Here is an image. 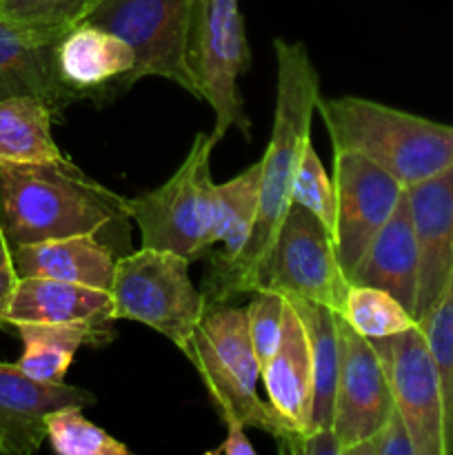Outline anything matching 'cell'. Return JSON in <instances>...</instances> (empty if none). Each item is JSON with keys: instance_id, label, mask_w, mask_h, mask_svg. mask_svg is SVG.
<instances>
[{"instance_id": "cell-28", "label": "cell", "mask_w": 453, "mask_h": 455, "mask_svg": "<svg viewBox=\"0 0 453 455\" xmlns=\"http://www.w3.org/2000/svg\"><path fill=\"white\" fill-rule=\"evenodd\" d=\"M291 204L314 213L333 235L336 229V187L315 154L314 142H306L291 185Z\"/></svg>"}, {"instance_id": "cell-33", "label": "cell", "mask_w": 453, "mask_h": 455, "mask_svg": "<svg viewBox=\"0 0 453 455\" xmlns=\"http://www.w3.org/2000/svg\"><path fill=\"white\" fill-rule=\"evenodd\" d=\"M298 455H342V444L333 427H315L302 435Z\"/></svg>"}, {"instance_id": "cell-20", "label": "cell", "mask_w": 453, "mask_h": 455, "mask_svg": "<svg viewBox=\"0 0 453 455\" xmlns=\"http://www.w3.org/2000/svg\"><path fill=\"white\" fill-rule=\"evenodd\" d=\"M18 278H52L111 291L118 253L91 235L47 240L12 249Z\"/></svg>"}, {"instance_id": "cell-3", "label": "cell", "mask_w": 453, "mask_h": 455, "mask_svg": "<svg viewBox=\"0 0 453 455\" xmlns=\"http://www.w3.org/2000/svg\"><path fill=\"white\" fill-rule=\"evenodd\" d=\"M333 151L360 154L404 189L453 164V127L367 98H318Z\"/></svg>"}, {"instance_id": "cell-29", "label": "cell", "mask_w": 453, "mask_h": 455, "mask_svg": "<svg viewBox=\"0 0 453 455\" xmlns=\"http://www.w3.org/2000/svg\"><path fill=\"white\" fill-rule=\"evenodd\" d=\"M98 0H0V13L43 31L65 34L89 16Z\"/></svg>"}, {"instance_id": "cell-31", "label": "cell", "mask_w": 453, "mask_h": 455, "mask_svg": "<svg viewBox=\"0 0 453 455\" xmlns=\"http://www.w3.org/2000/svg\"><path fill=\"white\" fill-rule=\"evenodd\" d=\"M345 455H416V447L402 416L393 407L389 418L369 438L346 449Z\"/></svg>"}, {"instance_id": "cell-15", "label": "cell", "mask_w": 453, "mask_h": 455, "mask_svg": "<svg viewBox=\"0 0 453 455\" xmlns=\"http://www.w3.org/2000/svg\"><path fill=\"white\" fill-rule=\"evenodd\" d=\"M60 78L80 100L98 107L123 96L129 84L136 53L111 31L91 22H78L62 34L56 49Z\"/></svg>"}, {"instance_id": "cell-18", "label": "cell", "mask_w": 453, "mask_h": 455, "mask_svg": "<svg viewBox=\"0 0 453 455\" xmlns=\"http://www.w3.org/2000/svg\"><path fill=\"white\" fill-rule=\"evenodd\" d=\"M289 305V300H287ZM269 404L291 429L309 434L314 429V360L305 324L291 305L284 315V329L274 358L262 369Z\"/></svg>"}, {"instance_id": "cell-13", "label": "cell", "mask_w": 453, "mask_h": 455, "mask_svg": "<svg viewBox=\"0 0 453 455\" xmlns=\"http://www.w3.org/2000/svg\"><path fill=\"white\" fill-rule=\"evenodd\" d=\"M62 34L36 29L0 13V100L36 98L65 123V111L80 100L60 78L56 49Z\"/></svg>"}, {"instance_id": "cell-1", "label": "cell", "mask_w": 453, "mask_h": 455, "mask_svg": "<svg viewBox=\"0 0 453 455\" xmlns=\"http://www.w3.org/2000/svg\"><path fill=\"white\" fill-rule=\"evenodd\" d=\"M275 111L269 145L260 160V198L253 234L238 260L216 274H204L203 296L207 305L229 302L253 293L258 274L274 247L275 234L291 207V185L320 98V76L302 43L274 40Z\"/></svg>"}, {"instance_id": "cell-11", "label": "cell", "mask_w": 453, "mask_h": 455, "mask_svg": "<svg viewBox=\"0 0 453 455\" xmlns=\"http://www.w3.org/2000/svg\"><path fill=\"white\" fill-rule=\"evenodd\" d=\"M336 229L333 243L345 274L362 258L371 240L398 207L404 187L360 154L333 151Z\"/></svg>"}, {"instance_id": "cell-2", "label": "cell", "mask_w": 453, "mask_h": 455, "mask_svg": "<svg viewBox=\"0 0 453 455\" xmlns=\"http://www.w3.org/2000/svg\"><path fill=\"white\" fill-rule=\"evenodd\" d=\"M127 198L89 178L67 156L0 163V229L9 247L91 235L115 253L131 249Z\"/></svg>"}, {"instance_id": "cell-9", "label": "cell", "mask_w": 453, "mask_h": 455, "mask_svg": "<svg viewBox=\"0 0 453 455\" xmlns=\"http://www.w3.org/2000/svg\"><path fill=\"white\" fill-rule=\"evenodd\" d=\"M275 291L302 298L342 314L349 280L327 227L300 204H291L275 234L274 247L258 274L253 293Z\"/></svg>"}, {"instance_id": "cell-17", "label": "cell", "mask_w": 453, "mask_h": 455, "mask_svg": "<svg viewBox=\"0 0 453 455\" xmlns=\"http://www.w3.org/2000/svg\"><path fill=\"white\" fill-rule=\"evenodd\" d=\"M417 274H420V260H417V244L413 235L407 191H404L395 212L382 225L354 269L346 274V280L349 284L376 287L391 293L413 315L417 298Z\"/></svg>"}, {"instance_id": "cell-26", "label": "cell", "mask_w": 453, "mask_h": 455, "mask_svg": "<svg viewBox=\"0 0 453 455\" xmlns=\"http://www.w3.org/2000/svg\"><path fill=\"white\" fill-rule=\"evenodd\" d=\"M422 329L426 347L431 351L440 373L444 400V435H447V453L453 455V274L447 289L435 302L433 309L417 323Z\"/></svg>"}, {"instance_id": "cell-4", "label": "cell", "mask_w": 453, "mask_h": 455, "mask_svg": "<svg viewBox=\"0 0 453 455\" xmlns=\"http://www.w3.org/2000/svg\"><path fill=\"white\" fill-rule=\"evenodd\" d=\"M187 358L194 363L209 400L222 422H240L247 429L265 431L278 443L280 453L298 455L300 431L291 429L278 413L258 398L260 363L249 336L247 309L229 302L207 305Z\"/></svg>"}, {"instance_id": "cell-30", "label": "cell", "mask_w": 453, "mask_h": 455, "mask_svg": "<svg viewBox=\"0 0 453 455\" xmlns=\"http://www.w3.org/2000/svg\"><path fill=\"white\" fill-rule=\"evenodd\" d=\"M287 307V298L275 291H258L253 293V300L249 302V336H251L253 351H256V358L260 363V373L265 364L274 358L275 349H278Z\"/></svg>"}, {"instance_id": "cell-16", "label": "cell", "mask_w": 453, "mask_h": 455, "mask_svg": "<svg viewBox=\"0 0 453 455\" xmlns=\"http://www.w3.org/2000/svg\"><path fill=\"white\" fill-rule=\"evenodd\" d=\"M96 395L71 385H44L18 364L0 363V455H31L47 440L44 420L62 407H91Z\"/></svg>"}, {"instance_id": "cell-14", "label": "cell", "mask_w": 453, "mask_h": 455, "mask_svg": "<svg viewBox=\"0 0 453 455\" xmlns=\"http://www.w3.org/2000/svg\"><path fill=\"white\" fill-rule=\"evenodd\" d=\"M404 191L420 260L413 314L420 323L440 300L453 274V164Z\"/></svg>"}, {"instance_id": "cell-5", "label": "cell", "mask_w": 453, "mask_h": 455, "mask_svg": "<svg viewBox=\"0 0 453 455\" xmlns=\"http://www.w3.org/2000/svg\"><path fill=\"white\" fill-rule=\"evenodd\" d=\"M218 145L209 133H198L180 167L164 185L127 198V212L140 231V247L173 251L189 262L213 249L216 182L211 154Z\"/></svg>"}, {"instance_id": "cell-32", "label": "cell", "mask_w": 453, "mask_h": 455, "mask_svg": "<svg viewBox=\"0 0 453 455\" xmlns=\"http://www.w3.org/2000/svg\"><path fill=\"white\" fill-rule=\"evenodd\" d=\"M18 280L20 278H18L16 267H13L12 247H9L7 238H4L3 229H0V329L9 327L7 314L9 307H12V298L13 291H16Z\"/></svg>"}, {"instance_id": "cell-19", "label": "cell", "mask_w": 453, "mask_h": 455, "mask_svg": "<svg viewBox=\"0 0 453 455\" xmlns=\"http://www.w3.org/2000/svg\"><path fill=\"white\" fill-rule=\"evenodd\" d=\"M114 300L105 289L52 278H20L7 314L9 327L25 323H80L114 329Z\"/></svg>"}, {"instance_id": "cell-12", "label": "cell", "mask_w": 453, "mask_h": 455, "mask_svg": "<svg viewBox=\"0 0 453 455\" xmlns=\"http://www.w3.org/2000/svg\"><path fill=\"white\" fill-rule=\"evenodd\" d=\"M340 338L333 431L342 444V455L360 440L369 438L393 411L389 382L380 355L371 340L360 336L340 314H336Z\"/></svg>"}, {"instance_id": "cell-21", "label": "cell", "mask_w": 453, "mask_h": 455, "mask_svg": "<svg viewBox=\"0 0 453 455\" xmlns=\"http://www.w3.org/2000/svg\"><path fill=\"white\" fill-rule=\"evenodd\" d=\"M22 342L18 367L44 385H65L67 371L83 345L107 347L114 329H98L80 323H25L13 327Z\"/></svg>"}, {"instance_id": "cell-34", "label": "cell", "mask_w": 453, "mask_h": 455, "mask_svg": "<svg viewBox=\"0 0 453 455\" xmlns=\"http://www.w3.org/2000/svg\"><path fill=\"white\" fill-rule=\"evenodd\" d=\"M226 435L216 449H209L207 455H256V449L249 443L244 429L247 427L240 422H226Z\"/></svg>"}, {"instance_id": "cell-24", "label": "cell", "mask_w": 453, "mask_h": 455, "mask_svg": "<svg viewBox=\"0 0 453 455\" xmlns=\"http://www.w3.org/2000/svg\"><path fill=\"white\" fill-rule=\"evenodd\" d=\"M56 116L36 98L0 100V163H44L62 158L53 140Z\"/></svg>"}, {"instance_id": "cell-23", "label": "cell", "mask_w": 453, "mask_h": 455, "mask_svg": "<svg viewBox=\"0 0 453 455\" xmlns=\"http://www.w3.org/2000/svg\"><path fill=\"white\" fill-rule=\"evenodd\" d=\"M291 309L305 324L309 338L311 360H314V413L311 422L315 427H331L333 398H336L338 364H340V338H338V311L318 302L287 298Z\"/></svg>"}, {"instance_id": "cell-7", "label": "cell", "mask_w": 453, "mask_h": 455, "mask_svg": "<svg viewBox=\"0 0 453 455\" xmlns=\"http://www.w3.org/2000/svg\"><path fill=\"white\" fill-rule=\"evenodd\" d=\"M187 65L200 100L216 114L211 136L218 142L229 129H240L251 140L238 80L251 65L238 0H194L187 38Z\"/></svg>"}, {"instance_id": "cell-8", "label": "cell", "mask_w": 453, "mask_h": 455, "mask_svg": "<svg viewBox=\"0 0 453 455\" xmlns=\"http://www.w3.org/2000/svg\"><path fill=\"white\" fill-rule=\"evenodd\" d=\"M194 0H98L84 22L123 38L136 53L129 84L147 76L176 83L194 98L198 87L187 65V38Z\"/></svg>"}, {"instance_id": "cell-27", "label": "cell", "mask_w": 453, "mask_h": 455, "mask_svg": "<svg viewBox=\"0 0 453 455\" xmlns=\"http://www.w3.org/2000/svg\"><path fill=\"white\" fill-rule=\"evenodd\" d=\"M47 440L60 455H129V449L84 418V407L56 409L44 420Z\"/></svg>"}, {"instance_id": "cell-22", "label": "cell", "mask_w": 453, "mask_h": 455, "mask_svg": "<svg viewBox=\"0 0 453 455\" xmlns=\"http://www.w3.org/2000/svg\"><path fill=\"white\" fill-rule=\"evenodd\" d=\"M260 198V160L231 178L225 185H216V218H213V247L209 256L207 274L226 269L244 251L253 234Z\"/></svg>"}, {"instance_id": "cell-10", "label": "cell", "mask_w": 453, "mask_h": 455, "mask_svg": "<svg viewBox=\"0 0 453 455\" xmlns=\"http://www.w3.org/2000/svg\"><path fill=\"white\" fill-rule=\"evenodd\" d=\"M380 355L395 411L411 434L416 455H449L444 435V400L440 373L422 329L411 327L371 340Z\"/></svg>"}, {"instance_id": "cell-6", "label": "cell", "mask_w": 453, "mask_h": 455, "mask_svg": "<svg viewBox=\"0 0 453 455\" xmlns=\"http://www.w3.org/2000/svg\"><path fill=\"white\" fill-rule=\"evenodd\" d=\"M189 265L178 253L149 247L120 256L109 291L115 320L147 324L187 355L207 309L203 291L191 283Z\"/></svg>"}, {"instance_id": "cell-25", "label": "cell", "mask_w": 453, "mask_h": 455, "mask_svg": "<svg viewBox=\"0 0 453 455\" xmlns=\"http://www.w3.org/2000/svg\"><path fill=\"white\" fill-rule=\"evenodd\" d=\"M340 315L367 340L395 336L417 324L398 298L382 289L360 284H349Z\"/></svg>"}]
</instances>
